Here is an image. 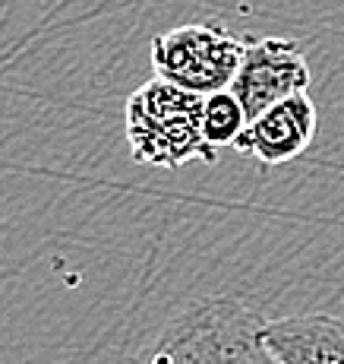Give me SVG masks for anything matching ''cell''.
Listing matches in <instances>:
<instances>
[{
  "instance_id": "obj_4",
  "label": "cell",
  "mask_w": 344,
  "mask_h": 364,
  "mask_svg": "<svg viewBox=\"0 0 344 364\" xmlns=\"http://www.w3.org/2000/svg\"><path fill=\"white\" fill-rule=\"evenodd\" d=\"M310 89V64L297 41L291 38H256L247 41L243 64L231 92L240 99L247 121H256L269 108L282 105Z\"/></svg>"
},
{
  "instance_id": "obj_7",
  "label": "cell",
  "mask_w": 344,
  "mask_h": 364,
  "mask_svg": "<svg viewBox=\"0 0 344 364\" xmlns=\"http://www.w3.org/2000/svg\"><path fill=\"white\" fill-rule=\"evenodd\" d=\"M247 111H243L240 99L231 89L215 95H206V114H202V127H206V139L212 149L221 146H234L240 133L247 130Z\"/></svg>"
},
{
  "instance_id": "obj_2",
  "label": "cell",
  "mask_w": 344,
  "mask_h": 364,
  "mask_svg": "<svg viewBox=\"0 0 344 364\" xmlns=\"http://www.w3.org/2000/svg\"><path fill=\"white\" fill-rule=\"evenodd\" d=\"M202 114H206V95L187 92L161 76L143 82L136 92H130L123 108L133 162L167 171L189 162L215 165L218 149L209 146Z\"/></svg>"
},
{
  "instance_id": "obj_3",
  "label": "cell",
  "mask_w": 344,
  "mask_h": 364,
  "mask_svg": "<svg viewBox=\"0 0 344 364\" xmlns=\"http://www.w3.org/2000/svg\"><path fill=\"white\" fill-rule=\"evenodd\" d=\"M247 41L224 26L187 23L161 32L152 41L155 76L196 95H215L234 86L243 64Z\"/></svg>"
},
{
  "instance_id": "obj_6",
  "label": "cell",
  "mask_w": 344,
  "mask_h": 364,
  "mask_svg": "<svg viewBox=\"0 0 344 364\" xmlns=\"http://www.w3.org/2000/svg\"><path fill=\"white\" fill-rule=\"evenodd\" d=\"M262 339L282 364H344V320L332 314L265 320Z\"/></svg>"
},
{
  "instance_id": "obj_5",
  "label": "cell",
  "mask_w": 344,
  "mask_h": 364,
  "mask_svg": "<svg viewBox=\"0 0 344 364\" xmlns=\"http://www.w3.org/2000/svg\"><path fill=\"white\" fill-rule=\"evenodd\" d=\"M316 124H319L316 105L306 92H300L259 114L256 121H250L240 139L234 143V149L247 152L265 168H278L297 159L300 152H306V146L313 143Z\"/></svg>"
},
{
  "instance_id": "obj_1",
  "label": "cell",
  "mask_w": 344,
  "mask_h": 364,
  "mask_svg": "<svg viewBox=\"0 0 344 364\" xmlns=\"http://www.w3.org/2000/svg\"><path fill=\"white\" fill-rule=\"evenodd\" d=\"M262 330L265 320L237 298H199L165 326L136 364H282Z\"/></svg>"
}]
</instances>
